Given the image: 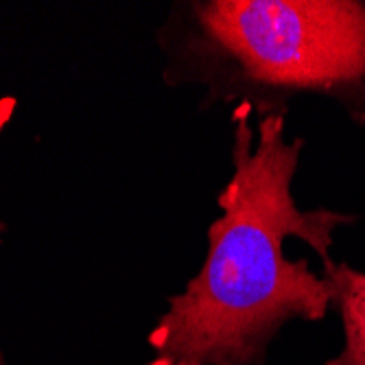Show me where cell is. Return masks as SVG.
<instances>
[{"label":"cell","instance_id":"obj_1","mask_svg":"<svg viewBox=\"0 0 365 365\" xmlns=\"http://www.w3.org/2000/svg\"><path fill=\"white\" fill-rule=\"evenodd\" d=\"M252 114L245 103L232 110V175L217 195L206 258L151 328L147 365H264L289 322H322L330 309L324 276L307 258H287L284 243L304 241L326 267L335 232L354 217L297 206L304 140L284 138L287 114L262 116L256 129Z\"/></svg>","mask_w":365,"mask_h":365},{"label":"cell","instance_id":"obj_2","mask_svg":"<svg viewBox=\"0 0 365 365\" xmlns=\"http://www.w3.org/2000/svg\"><path fill=\"white\" fill-rule=\"evenodd\" d=\"M155 40L164 83L204 88V108L245 103L262 118L319 94L365 123L363 0H184Z\"/></svg>","mask_w":365,"mask_h":365},{"label":"cell","instance_id":"obj_3","mask_svg":"<svg viewBox=\"0 0 365 365\" xmlns=\"http://www.w3.org/2000/svg\"><path fill=\"white\" fill-rule=\"evenodd\" d=\"M322 276L330 289V309L344 326V348L326 365H365V272L333 260L322 267Z\"/></svg>","mask_w":365,"mask_h":365},{"label":"cell","instance_id":"obj_4","mask_svg":"<svg viewBox=\"0 0 365 365\" xmlns=\"http://www.w3.org/2000/svg\"><path fill=\"white\" fill-rule=\"evenodd\" d=\"M5 235H7V223L0 219V245H3V241H5Z\"/></svg>","mask_w":365,"mask_h":365},{"label":"cell","instance_id":"obj_5","mask_svg":"<svg viewBox=\"0 0 365 365\" xmlns=\"http://www.w3.org/2000/svg\"><path fill=\"white\" fill-rule=\"evenodd\" d=\"M0 365H9V363H7V356H5V352H3V348H0Z\"/></svg>","mask_w":365,"mask_h":365}]
</instances>
